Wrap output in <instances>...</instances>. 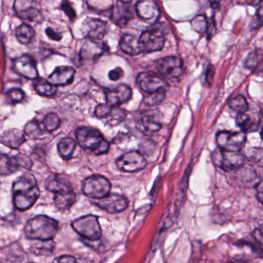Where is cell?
I'll use <instances>...</instances> for the list:
<instances>
[{
	"label": "cell",
	"mask_w": 263,
	"mask_h": 263,
	"mask_svg": "<svg viewBox=\"0 0 263 263\" xmlns=\"http://www.w3.org/2000/svg\"><path fill=\"white\" fill-rule=\"evenodd\" d=\"M262 117L261 110L259 108H254L250 105L248 110L245 112L238 114L236 125L246 134L254 132L259 128Z\"/></svg>",
	"instance_id": "12"
},
{
	"label": "cell",
	"mask_w": 263,
	"mask_h": 263,
	"mask_svg": "<svg viewBox=\"0 0 263 263\" xmlns=\"http://www.w3.org/2000/svg\"><path fill=\"white\" fill-rule=\"evenodd\" d=\"M12 69L16 74L28 80H35L39 78L36 63L28 54L15 57L12 60Z\"/></svg>",
	"instance_id": "13"
},
{
	"label": "cell",
	"mask_w": 263,
	"mask_h": 263,
	"mask_svg": "<svg viewBox=\"0 0 263 263\" xmlns=\"http://www.w3.org/2000/svg\"><path fill=\"white\" fill-rule=\"evenodd\" d=\"M74 231L88 240H99L102 236V229L97 216L87 215L75 219L71 223Z\"/></svg>",
	"instance_id": "5"
},
{
	"label": "cell",
	"mask_w": 263,
	"mask_h": 263,
	"mask_svg": "<svg viewBox=\"0 0 263 263\" xmlns=\"http://www.w3.org/2000/svg\"><path fill=\"white\" fill-rule=\"evenodd\" d=\"M253 237L255 240L260 246L263 247V225L257 227L254 231L253 232Z\"/></svg>",
	"instance_id": "48"
},
{
	"label": "cell",
	"mask_w": 263,
	"mask_h": 263,
	"mask_svg": "<svg viewBox=\"0 0 263 263\" xmlns=\"http://www.w3.org/2000/svg\"><path fill=\"white\" fill-rule=\"evenodd\" d=\"M6 97L8 102L12 104H15L23 101L25 98V93L20 88H12L6 92Z\"/></svg>",
	"instance_id": "40"
},
{
	"label": "cell",
	"mask_w": 263,
	"mask_h": 263,
	"mask_svg": "<svg viewBox=\"0 0 263 263\" xmlns=\"http://www.w3.org/2000/svg\"><path fill=\"white\" fill-rule=\"evenodd\" d=\"M109 179L102 176H92L85 179L83 183V192L91 199H99L108 196L111 191Z\"/></svg>",
	"instance_id": "7"
},
{
	"label": "cell",
	"mask_w": 263,
	"mask_h": 263,
	"mask_svg": "<svg viewBox=\"0 0 263 263\" xmlns=\"http://www.w3.org/2000/svg\"><path fill=\"white\" fill-rule=\"evenodd\" d=\"M159 74L167 80H175L180 77L183 71V63L179 57H165L156 62Z\"/></svg>",
	"instance_id": "10"
},
{
	"label": "cell",
	"mask_w": 263,
	"mask_h": 263,
	"mask_svg": "<svg viewBox=\"0 0 263 263\" xmlns=\"http://www.w3.org/2000/svg\"><path fill=\"white\" fill-rule=\"evenodd\" d=\"M23 231L27 239L52 240L58 233L59 223L52 218L39 215L26 222Z\"/></svg>",
	"instance_id": "2"
},
{
	"label": "cell",
	"mask_w": 263,
	"mask_h": 263,
	"mask_svg": "<svg viewBox=\"0 0 263 263\" xmlns=\"http://www.w3.org/2000/svg\"><path fill=\"white\" fill-rule=\"evenodd\" d=\"M222 1V0H210V4L213 9H219Z\"/></svg>",
	"instance_id": "54"
},
{
	"label": "cell",
	"mask_w": 263,
	"mask_h": 263,
	"mask_svg": "<svg viewBox=\"0 0 263 263\" xmlns=\"http://www.w3.org/2000/svg\"><path fill=\"white\" fill-rule=\"evenodd\" d=\"M15 156L20 170H26V171L31 170L33 164H32V161L31 160L29 156L22 154V153H20V154Z\"/></svg>",
	"instance_id": "42"
},
{
	"label": "cell",
	"mask_w": 263,
	"mask_h": 263,
	"mask_svg": "<svg viewBox=\"0 0 263 263\" xmlns=\"http://www.w3.org/2000/svg\"><path fill=\"white\" fill-rule=\"evenodd\" d=\"M40 196L36 179L31 173H25L12 185V202L18 211H26L32 208Z\"/></svg>",
	"instance_id": "1"
},
{
	"label": "cell",
	"mask_w": 263,
	"mask_h": 263,
	"mask_svg": "<svg viewBox=\"0 0 263 263\" xmlns=\"http://www.w3.org/2000/svg\"><path fill=\"white\" fill-rule=\"evenodd\" d=\"M34 88L37 94L43 97H52L57 94V86L52 85L48 80L38 78L34 83Z\"/></svg>",
	"instance_id": "30"
},
{
	"label": "cell",
	"mask_w": 263,
	"mask_h": 263,
	"mask_svg": "<svg viewBox=\"0 0 263 263\" xmlns=\"http://www.w3.org/2000/svg\"><path fill=\"white\" fill-rule=\"evenodd\" d=\"M92 202L110 214L122 213L129 206V201L125 196L110 193L102 199H92Z\"/></svg>",
	"instance_id": "11"
},
{
	"label": "cell",
	"mask_w": 263,
	"mask_h": 263,
	"mask_svg": "<svg viewBox=\"0 0 263 263\" xmlns=\"http://www.w3.org/2000/svg\"><path fill=\"white\" fill-rule=\"evenodd\" d=\"M46 188L49 191L55 193L59 192V191H64V190L72 189V187L67 182L55 178V179H52L50 182H49V183L46 185Z\"/></svg>",
	"instance_id": "39"
},
{
	"label": "cell",
	"mask_w": 263,
	"mask_h": 263,
	"mask_svg": "<svg viewBox=\"0 0 263 263\" xmlns=\"http://www.w3.org/2000/svg\"><path fill=\"white\" fill-rule=\"evenodd\" d=\"M13 9L20 18L36 21L41 15V6L37 0H15Z\"/></svg>",
	"instance_id": "15"
},
{
	"label": "cell",
	"mask_w": 263,
	"mask_h": 263,
	"mask_svg": "<svg viewBox=\"0 0 263 263\" xmlns=\"http://www.w3.org/2000/svg\"><path fill=\"white\" fill-rule=\"evenodd\" d=\"M81 32L86 38L100 40L107 32V23L100 19L86 18L82 24Z\"/></svg>",
	"instance_id": "17"
},
{
	"label": "cell",
	"mask_w": 263,
	"mask_h": 263,
	"mask_svg": "<svg viewBox=\"0 0 263 263\" xmlns=\"http://www.w3.org/2000/svg\"><path fill=\"white\" fill-rule=\"evenodd\" d=\"M245 157L250 161L252 163L255 164L260 168H263L262 148H257V147L249 148L246 151Z\"/></svg>",
	"instance_id": "34"
},
{
	"label": "cell",
	"mask_w": 263,
	"mask_h": 263,
	"mask_svg": "<svg viewBox=\"0 0 263 263\" xmlns=\"http://www.w3.org/2000/svg\"><path fill=\"white\" fill-rule=\"evenodd\" d=\"M136 83L139 87L146 94L156 92L159 90L165 89L167 82L160 74L153 71L140 73L136 78Z\"/></svg>",
	"instance_id": "14"
},
{
	"label": "cell",
	"mask_w": 263,
	"mask_h": 263,
	"mask_svg": "<svg viewBox=\"0 0 263 263\" xmlns=\"http://www.w3.org/2000/svg\"><path fill=\"white\" fill-rule=\"evenodd\" d=\"M161 25L162 24H156L142 32L139 37L141 52L149 54L157 52L164 47L165 32Z\"/></svg>",
	"instance_id": "4"
},
{
	"label": "cell",
	"mask_w": 263,
	"mask_h": 263,
	"mask_svg": "<svg viewBox=\"0 0 263 263\" xmlns=\"http://www.w3.org/2000/svg\"><path fill=\"white\" fill-rule=\"evenodd\" d=\"M54 203L60 211L69 210L77 202V195L73 190H64L54 193Z\"/></svg>",
	"instance_id": "23"
},
{
	"label": "cell",
	"mask_w": 263,
	"mask_h": 263,
	"mask_svg": "<svg viewBox=\"0 0 263 263\" xmlns=\"http://www.w3.org/2000/svg\"><path fill=\"white\" fill-rule=\"evenodd\" d=\"M76 137L77 143L82 148L96 155H102L109 152L110 145L97 128L80 127L76 131Z\"/></svg>",
	"instance_id": "3"
},
{
	"label": "cell",
	"mask_w": 263,
	"mask_h": 263,
	"mask_svg": "<svg viewBox=\"0 0 263 263\" xmlns=\"http://www.w3.org/2000/svg\"><path fill=\"white\" fill-rule=\"evenodd\" d=\"M61 8L64 11L66 15L71 20H73L77 16L75 9L72 8V5L69 3L68 0H63L61 4Z\"/></svg>",
	"instance_id": "45"
},
{
	"label": "cell",
	"mask_w": 263,
	"mask_h": 263,
	"mask_svg": "<svg viewBox=\"0 0 263 263\" xmlns=\"http://www.w3.org/2000/svg\"><path fill=\"white\" fill-rule=\"evenodd\" d=\"M216 144L222 151L229 152H240L247 142V134L243 131L231 132L219 131L216 134Z\"/></svg>",
	"instance_id": "6"
},
{
	"label": "cell",
	"mask_w": 263,
	"mask_h": 263,
	"mask_svg": "<svg viewBox=\"0 0 263 263\" xmlns=\"http://www.w3.org/2000/svg\"><path fill=\"white\" fill-rule=\"evenodd\" d=\"M107 46L104 43L97 42L93 40L86 42L80 52V59L83 62H92L100 58L107 51Z\"/></svg>",
	"instance_id": "19"
},
{
	"label": "cell",
	"mask_w": 263,
	"mask_h": 263,
	"mask_svg": "<svg viewBox=\"0 0 263 263\" xmlns=\"http://www.w3.org/2000/svg\"><path fill=\"white\" fill-rule=\"evenodd\" d=\"M42 124L48 132L52 133L60 128L61 120L55 113H49L44 117Z\"/></svg>",
	"instance_id": "36"
},
{
	"label": "cell",
	"mask_w": 263,
	"mask_h": 263,
	"mask_svg": "<svg viewBox=\"0 0 263 263\" xmlns=\"http://www.w3.org/2000/svg\"><path fill=\"white\" fill-rule=\"evenodd\" d=\"M263 61V49H256L249 54L245 61V67L254 71Z\"/></svg>",
	"instance_id": "33"
},
{
	"label": "cell",
	"mask_w": 263,
	"mask_h": 263,
	"mask_svg": "<svg viewBox=\"0 0 263 263\" xmlns=\"http://www.w3.org/2000/svg\"><path fill=\"white\" fill-rule=\"evenodd\" d=\"M112 109V107L109 105V103H102V104H99L96 108L95 112L94 113H95L96 117H98V118H106L110 114Z\"/></svg>",
	"instance_id": "44"
},
{
	"label": "cell",
	"mask_w": 263,
	"mask_h": 263,
	"mask_svg": "<svg viewBox=\"0 0 263 263\" xmlns=\"http://www.w3.org/2000/svg\"><path fill=\"white\" fill-rule=\"evenodd\" d=\"M123 74L124 72L123 69L121 67H117L109 73V78L112 81H117L123 77Z\"/></svg>",
	"instance_id": "46"
},
{
	"label": "cell",
	"mask_w": 263,
	"mask_h": 263,
	"mask_svg": "<svg viewBox=\"0 0 263 263\" xmlns=\"http://www.w3.org/2000/svg\"><path fill=\"white\" fill-rule=\"evenodd\" d=\"M233 173L235 182L242 188H256L260 182V179L254 168L246 163L233 171Z\"/></svg>",
	"instance_id": "16"
},
{
	"label": "cell",
	"mask_w": 263,
	"mask_h": 263,
	"mask_svg": "<svg viewBox=\"0 0 263 263\" xmlns=\"http://www.w3.org/2000/svg\"><path fill=\"white\" fill-rule=\"evenodd\" d=\"M207 33H208V38L211 39L215 35L216 32V20L214 17L211 19L210 22H208V28H207Z\"/></svg>",
	"instance_id": "49"
},
{
	"label": "cell",
	"mask_w": 263,
	"mask_h": 263,
	"mask_svg": "<svg viewBox=\"0 0 263 263\" xmlns=\"http://www.w3.org/2000/svg\"><path fill=\"white\" fill-rule=\"evenodd\" d=\"M215 72H216V71H215L214 66L213 65H210L207 69L206 74H205V80H206V82L210 86L213 83Z\"/></svg>",
	"instance_id": "51"
},
{
	"label": "cell",
	"mask_w": 263,
	"mask_h": 263,
	"mask_svg": "<svg viewBox=\"0 0 263 263\" xmlns=\"http://www.w3.org/2000/svg\"><path fill=\"white\" fill-rule=\"evenodd\" d=\"M192 26H193V29L199 33L206 32L207 28H208V21H207L206 17L203 15H197L192 21Z\"/></svg>",
	"instance_id": "41"
},
{
	"label": "cell",
	"mask_w": 263,
	"mask_h": 263,
	"mask_svg": "<svg viewBox=\"0 0 263 263\" xmlns=\"http://www.w3.org/2000/svg\"><path fill=\"white\" fill-rule=\"evenodd\" d=\"M116 164L120 171L134 173L143 170L146 167L147 161L140 152L133 151L119 157Z\"/></svg>",
	"instance_id": "9"
},
{
	"label": "cell",
	"mask_w": 263,
	"mask_h": 263,
	"mask_svg": "<svg viewBox=\"0 0 263 263\" xmlns=\"http://www.w3.org/2000/svg\"><path fill=\"white\" fill-rule=\"evenodd\" d=\"M53 262L60 263H74L77 262V260L73 256H69V255H64V256H59L57 259H54Z\"/></svg>",
	"instance_id": "50"
},
{
	"label": "cell",
	"mask_w": 263,
	"mask_h": 263,
	"mask_svg": "<svg viewBox=\"0 0 263 263\" xmlns=\"http://www.w3.org/2000/svg\"><path fill=\"white\" fill-rule=\"evenodd\" d=\"M136 10L139 17L146 21H156L160 15L159 6L154 0H139Z\"/></svg>",
	"instance_id": "20"
},
{
	"label": "cell",
	"mask_w": 263,
	"mask_h": 263,
	"mask_svg": "<svg viewBox=\"0 0 263 263\" xmlns=\"http://www.w3.org/2000/svg\"><path fill=\"white\" fill-rule=\"evenodd\" d=\"M20 171L15 156L0 154V176H9Z\"/></svg>",
	"instance_id": "26"
},
{
	"label": "cell",
	"mask_w": 263,
	"mask_h": 263,
	"mask_svg": "<svg viewBox=\"0 0 263 263\" xmlns=\"http://www.w3.org/2000/svg\"><path fill=\"white\" fill-rule=\"evenodd\" d=\"M106 103L112 107H119L130 100L133 91L128 85L120 84L106 90Z\"/></svg>",
	"instance_id": "18"
},
{
	"label": "cell",
	"mask_w": 263,
	"mask_h": 263,
	"mask_svg": "<svg viewBox=\"0 0 263 263\" xmlns=\"http://www.w3.org/2000/svg\"><path fill=\"white\" fill-rule=\"evenodd\" d=\"M162 128V125L157 120L149 116L141 117L137 122V128L145 134H152L158 132Z\"/></svg>",
	"instance_id": "27"
},
{
	"label": "cell",
	"mask_w": 263,
	"mask_h": 263,
	"mask_svg": "<svg viewBox=\"0 0 263 263\" xmlns=\"http://www.w3.org/2000/svg\"><path fill=\"white\" fill-rule=\"evenodd\" d=\"M261 137H262V138L263 139V128L262 131H261Z\"/></svg>",
	"instance_id": "56"
},
{
	"label": "cell",
	"mask_w": 263,
	"mask_h": 263,
	"mask_svg": "<svg viewBox=\"0 0 263 263\" xmlns=\"http://www.w3.org/2000/svg\"><path fill=\"white\" fill-rule=\"evenodd\" d=\"M119 1L121 2V3H126V4H128V3H130L132 0H119Z\"/></svg>",
	"instance_id": "55"
},
{
	"label": "cell",
	"mask_w": 263,
	"mask_h": 263,
	"mask_svg": "<svg viewBox=\"0 0 263 263\" xmlns=\"http://www.w3.org/2000/svg\"><path fill=\"white\" fill-rule=\"evenodd\" d=\"M263 25V3L258 8L256 13L253 16L251 22V29L256 30L262 27Z\"/></svg>",
	"instance_id": "43"
},
{
	"label": "cell",
	"mask_w": 263,
	"mask_h": 263,
	"mask_svg": "<svg viewBox=\"0 0 263 263\" xmlns=\"http://www.w3.org/2000/svg\"><path fill=\"white\" fill-rule=\"evenodd\" d=\"M35 32L33 28L26 23L20 25L15 29V37L18 43L22 45L29 44L35 37Z\"/></svg>",
	"instance_id": "28"
},
{
	"label": "cell",
	"mask_w": 263,
	"mask_h": 263,
	"mask_svg": "<svg viewBox=\"0 0 263 263\" xmlns=\"http://www.w3.org/2000/svg\"><path fill=\"white\" fill-rule=\"evenodd\" d=\"M257 188V194H256V199L263 205V182H259V185L256 186Z\"/></svg>",
	"instance_id": "52"
},
{
	"label": "cell",
	"mask_w": 263,
	"mask_h": 263,
	"mask_svg": "<svg viewBox=\"0 0 263 263\" xmlns=\"http://www.w3.org/2000/svg\"><path fill=\"white\" fill-rule=\"evenodd\" d=\"M77 148V142L70 137L61 139L57 145L59 154L63 159H70Z\"/></svg>",
	"instance_id": "29"
},
{
	"label": "cell",
	"mask_w": 263,
	"mask_h": 263,
	"mask_svg": "<svg viewBox=\"0 0 263 263\" xmlns=\"http://www.w3.org/2000/svg\"><path fill=\"white\" fill-rule=\"evenodd\" d=\"M123 6H117L112 13V22L118 26H126L131 17L129 9Z\"/></svg>",
	"instance_id": "31"
},
{
	"label": "cell",
	"mask_w": 263,
	"mask_h": 263,
	"mask_svg": "<svg viewBox=\"0 0 263 263\" xmlns=\"http://www.w3.org/2000/svg\"><path fill=\"white\" fill-rule=\"evenodd\" d=\"M23 131L26 136L32 140H43L50 134L45 129L42 122L38 120H31L28 122Z\"/></svg>",
	"instance_id": "24"
},
{
	"label": "cell",
	"mask_w": 263,
	"mask_h": 263,
	"mask_svg": "<svg viewBox=\"0 0 263 263\" xmlns=\"http://www.w3.org/2000/svg\"><path fill=\"white\" fill-rule=\"evenodd\" d=\"M37 243L34 244L33 247L31 249V252L35 255L39 256H45V255H50L53 251L55 243L53 241H41L36 240Z\"/></svg>",
	"instance_id": "32"
},
{
	"label": "cell",
	"mask_w": 263,
	"mask_h": 263,
	"mask_svg": "<svg viewBox=\"0 0 263 263\" xmlns=\"http://www.w3.org/2000/svg\"><path fill=\"white\" fill-rule=\"evenodd\" d=\"M262 0H239L241 4L251 5V6H258L262 3Z\"/></svg>",
	"instance_id": "53"
},
{
	"label": "cell",
	"mask_w": 263,
	"mask_h": 263,
	"mask_svg": "<svg viewBox=\"0 0 263 263\" xmlns=\"http://www.w3.org/2000/svg\"><path fill=\"white\" fill-rule=\"evenodd\" d=\"M120 46L123 52L128 55L136 56L141 54L139 38L132 34H123L120 39Z\"/></svg>",
	"instance_id": "25"
},
{
	"label": "cell",
	"mask_w": 263,
	"mask_h": 263,
	"mask_svg": "<svg viewBox=\"0 0 263 263\" xmlns=\"http://www.w3.org/2000/svg\"><path fill=\"white\" fill-rule=\"evenodd\" d=\"M165 97V89L159 90L156 92L147 94L144 97V103L148 106L153 107L159 105L163 101Z\"/></svg>",
	"instance_id": "38"
},
{
	"label": "cell",
	"mask_w": 263,
	"mask_h": 263,
	"mask_svg": "<svg viewBox=\"0 0 263 263\" xmlns=\"http://www.w3.org/2000/svg\"><path fill=\"white\" fill-rule=\"evenodd\" d=\"M127 116V113L125 110L119 108V107H112V111L109 114L107 119L108 124L110 126H117L123 121Z\"/></svg>",
	"instance_id": "35"
},
{
	"label": "cell",
	"mask_w": 263,
	"mask_h": 263,
	"mask_svg": "<svg viewBox=\"0 0 263 263\" xmlns=\"http://www.w3.org/2000/svg\"><path fill=\"white\" fill-rule=\"evenodd\" d=\"M45 32H46V36H47L50 40H55V41H59V40H61L62 38H63V35H62L61 33H60V32L54 30L52 28H46Z\"/></svg>",
	"instance_id": "47"
},
{
	"label": "cell",
	"mask_w": 263,
	"mask_h": 263,
	"mask_svg": "<svg viewBox=\"0 0 263 263\" xmlns=\"http://www.w3.org/2000/svg\"><path fill=\"white\" fill-rule=\"evenodd\" d=\"M245 155L239 152H229L220 148L213 154V161L216 166L226 172H233L245 164Z\"/></svg>",
	"instance_id": "8"
},
{
	"label": "cell",
	"mask_w": 263,
	"mask_h": 263,
	"mask_svg": "<svg viewBox=\"0 0 263 263\" xmlns=\"http://www.w3.org/2000/svg\"><path fill=\"white\" fill-rule=\"evenodd\" d=\"M75 74V69L71 66H58L49 76L48 80L55 86H66L72 83Z\"/></svg>",
	"instance_id": "21"
},
{
	"label": "cell",
	"mask_w": 263,
	"mask_h": 263,
	"mask_svg": "<svg viewBox=\"0 0 263 263\" xmlns=\"http://www.w3.org/2000/svg\"><path fill=\"white\" fill-rule=\"evenodd\" d=\"M229 107L233 111L237 112L238 114H241L248 110L250 104L244 96L237 95L230 100Z\"/></svg>",
	"instance_id": "37"
},
{
	"label": "cell",
	"mask_w": 263,
	"mask_h": 263,
	"mask_svg": "<svg viewBox=\"0 0 263 263\" xmlns=\"http://www.w3.org/2000/svg\"><path fill=\"white\" fill-rule=\"evenodd\" d=\"M26 142L24 131L17 128H12L5 131L0 136V142L12 149H18Z\"/></svg>",
	"instance_id": "22"
}]
</instances>
